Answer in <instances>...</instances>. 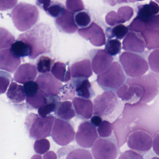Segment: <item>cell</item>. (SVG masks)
<instances>
[{"mask_svg":"<svg viewBox=\"0 0 159 159\" xmlns=\"http://www.w3.org/2000/svg\"><path fill=\"white\" fill-rule=\"evenodd\" d=\"M18 39L24 41L30 45L31 52L29 57L34 59L41 54L50 52L53 36L50 27L42 23L21 34Z\"/></svg>","mask_w":159,"mask_h":159,"instance_id":"1","label":"cell"},{"mask_svg":"<svg viewBox=\"0 0 159 159\" xmlns=\"http://www.w3.org/2000/svg\"><path fill=\"white\" fill-rule=\"evenodd\" d=\"M39 17L37 7L27 3H19L11 12L13 23L20 31H26L31 29L38 21Z\"/></svg>","mask_w":159,"mask_h":159,"instance_id":"2","label":"cell"},{"mask_svg":"<svg viewBox=\"0 0 159 159\" xmlns=\"http://www.w3.org/2000/svg\"><path fill=\"white\" fill-rule=\"evenodd\" d=\"M55 120V117L53 115L42 118L34 113L29 114L25 121L29 136L34 140H38L50 136Z\"/></svg>","mask_w":159,"mask_h":159,"instance_id":"3","label":"cell"},{"mask_svg":"<svg viewBox=\"0 0 159 159\" xmlns=\"http://www.w3.org/2000/svg\"><path fill=\"white\" fill-rule=\"evenodd\" d=\"M126 79L122 67L116 61L104 72L98 75L96 81L104 90L114 91L124 84Z\"/></svg>","mask_w":159,"mask_h":159,"instance_id":"4","label":"cell"},{"mask_svg":"<svg viewBox=\"0 0 159 159\" xmlns=\"http://www.w3.org/2000/svg\"><path fill=\"white\" fill-rule=\"evenodd\" d=\"M119 59L127 75L132 78L142 77L149 69L148 63L143 58L130 51L122 52Z\"/></svg>","mask_w":159,"mask_h":159,"instance_id":"5","label":"cell"},{"mask_svg":"<svg viewBox=\"0 0 159 159\" xmlns=\"http://www.w3.org/2000/svg\"><path fill=\"white\" fill-rule=\"evenodd\" d=\"M126 83L140 85L144 90V95L140 102L147 103L152 101L159 91V76L150 73L143 76L129 78Z\"/></svg>","mask_w":159,"mask_h":159,"instance_id":"6","label":"cell"},{"mask_svg":"<svg viewBox=\"0 0 159 159\" xmlns=\"http://www.w3.org/2000/svg\"><path fill=\"white\" fill-rule=\"evenodd\" d=\"M118 104V101L116 94L113 91H105L94 99L93 114L107 117L116 110Z\"/></svg>","mask_w":159,"mask_h":159,"instance_id":"7","label":"cell"},{"mask_svg":"<svg viewBox=\"0 0 159 159\" xmlns=\"http://www.w3.org/2000/svg\"><path fill=\"white\" fill-rule=\"evenodd\" d=\"M51 136L56 143L61 146L68 145L73 142L75 132L72 125L60 119H56L52 128Z\"/></svg>","mask_w":159,"mask_h":159,"instance_id":"8","label":"cell"},{"mask_svg":"<svg viewBox=\"0 0 159 159\" xmlns=\"http://www.w3.org/2000/svg\"><path fill=\"white\" fill-rule=\"evenodd\" d=\"M92 154L95 159H115L118 150L116 145L109 138H98L92 147Z\"/></svg>","mask_w":159,"mask_h":159,"instance_id":"9","label":"cell"},{"mask_svg":"<svg viewBox=\"0 0 159 159\" xmlns=\"http://www.w3.org/2000/svg\"><path fill=\"white\" fill-rule=\"evenodd\" d=\"M75 137V141L80 146L83 148H91L98 139L96 127L89 121H83L80 124Z\"/></svg>","mask_w":159,"mask_h":159,"instance_id":"10","label":"cell"},{"mask_svg":"<svg viewBox=\"0 0 159 159\" xmlns=\"http://www.w3.org/2000/svg\"><path fill=\"white\" fill-rule=\"evenodd\" d=\"M36 82L39 90L47 97L58 96L63 87L61 81L49 72L39 75Z\"/></svg>","mask_w":159,"mask_h":159,"instance_id":"11","label":"cell"},{"mask_svg":"<svg viewBox=\"0 0 159 159\" xmlns=\"http://www.w3.org/2000/svg\"><path fill=\"white\" fill-rule=\"evenodd\" d=\"M152 137L143 131H136L130 134L128 138V146L131 149L140 152L149 151L152 147Z\"/></svg>","mask_w":159,"mask_h":159,"instance_id":"12","label":"cell"},{"mask_svg":"<svg viewBox=\"0 0 159 159\" xmlns=\"http://www.w3.org/2000/svg\"><path fill=\"white\" fill-rule=\"evenodd\" d=\"M79 35L84 39L89 40L95 46H102L105 44L106 36L102 29L95 22L89 26L78 30Z\"/></svg>","mask_w":159,"mask_h":159,"instance_id":"13","label":"cell"},{"mask_svg":"<svg viewBox=\"0 0 159 159\" xmlns=\"http://www.w3.org/2000/svg\"><path fill=\"white\" fill-rule=\"evenodd\" d=\"M116 94L122 101L139 100L140 102L144 95V90L140 85L126 83L122 84L117 89Z\"/></svg>","mask_w":159,"mask_h":159,"instance_id":"14","label":"cell"},{"mask_svg":"<svg viewBox=\"0 0 159 159\" xmlns=\"http://www.w3.org/2000/svg\"><path fill=\"white\" fill-rule=\"evenodd\" d=\"M113 60L112 56L108 54L105 49L98 50L92 60L93 71L97 75L104 72L109 68Z\"/></svg>","mask_w":159,"mask_h":159,"instance_id":"15","label":"cell"},{"mask_svg":"<svg viewBox=\"0 0 159 159\" xmlns=\"http://www.w3.org/2000/svg\"><path fill=\"white\" fill-rule=\"evenodd\" d=\"M21 59L17 57L10 49L0 50V70L13 73L21 63Z\"/></svg>","mask_w":159,"mask_h":159,"instance_id":"16","label":"cell"},{"mask_svg":"<svg viewBox=\"0 0 159 159\" xmlns=\"http://www.w3.org/2000/svg\"><path fill=\"white\" fill-rule=\"evenodd\" d=\"M55 22L59 30L66 33H74L78 30L74 13L67 9H65L63 13L57 17Z\"/></svg>","mask_w":159,"mask_h":159,"instance_id":"17","label":"cell"},{"mask_svg":"<svg viewBox=\"0 0 159 159\" xmlns=\"http://www.w3.org/2000/svg\"><path fill=\"white\" fill-rule=\"evenodd\" d=\"M72 104L78 117L83 119L91 118L93 110L91 101L80 97H75L73 99Z\"/></svg>","mask_w":159,"mask_h":159,"instance_id":"18","label":"cell"},{"mask_svg":"<svg viewBox=\"0 0 159 159\" xmlns=\"http://www.w3.org/2000/svg\"><path fill=\"white\" fill-rule=\"evenodd\" d=\"M37 75V68L30 63H24L17 69L14 74V80L19 84H24L34 81Z\"/></svg>","mask_w":159,"mask_h":159,"instance_id":"19","label":"cell"},{"mask_svg":"<svg viewBox=\"0 0 159 159\" xmlns=\"http://www.w3.org/2000/svg\"><path fill=\"white\" fill-rule=\"evenodd\" d=\"M122 44V48L124 50L136 53H142L144 51L146 47L144 41L133 31L127 34Z\"/></svg>","mask_w":159,"mask_h":159,"instance_id":"20","label":"cell"},{"mask_svg":"<svg viewBox=\"0 0 159 159\" xmlns=\"http://www.w3.org/2000/svg\"><path fill=\"white\" fill-rule=\"evenodd\" d=\"M72 83L74 86L75 94L80 98L90 99L93 97L94 91L89 79L84 77L73 78Z\"/></svg>","mask_w":159,"mask_h":159,"instance_id":"21","label":"cell"},{"mask_svg":"<svg viewBox=\"0 0 159 159\" xmlns=\"http://www.w3.org/2000/svg\"><path fill=\"white\" fill-rule=\"evenodd\" d=\"M70 68L73 78L80 77L88 78L93 74L91 63L90 61L88 59L73 63Z\"/></svg>","mask_w":159,"mask_h":159,"instance_id":"22","label":"cell"},{"mask_svg":"<svg viewBox=\"0 0 159 159\" xmlns=\"http://www.w3.org/2000/svg\"><path fill=\"white\" fill-rule=\"evenodd\" d=\"M7 96L10 102L14 104L23 102L26 99V94L23 86L16 82H12L7 92Z\"/></svg>","mask_w":159,"mask_h":159,"instance_id":"23","label":"cell"},{"mask_svg":"<svg viewBox=\"0 0 159 159\" xmlns=\"http://www.w3.org/2000/svg\"><path fill=\"white\" fill-rule=\"evenodd\" d=\"M55 114L58 118L66 121L70 120L76 115L72 103L70 101L59 102L57 105Z\"/></svg>","mask_w":159,"mask_h":159,"instance_id":"24","label":"cell"},{"mask_svg":"<svg viewBox=\"0 0 159 159\" xmlns=\"http://www.w3.org/2000/svg\"><path fill=\"white\" fill-rule=\"evenodd\" d=\"M159 12V6L154 1H150L149 4L139 5L137 7V16L145 22Z\"/></svg>","mask_w":159,"mask_h":159,"instance_id":"25","label":"cell"},{"mask_svg":"<svg viewBox=\"0 0 159 159\" xmlns=\"http://www.w3.org/2000/svg\"><path fill=\"white\" fill-rule=\"evenodd\" d=\"M52 74L58 79L64 83L69 82L71 79L70 68L67 67L64 63L57 62L54 63L51 69Z\"/></svg>","mask_w":159,"mask_h":159,"instance_id":"26","label":"cell"},{"mask_svg":"<svg viewBox=\"0 0 159 159\" xmlns=\"http://www.w3.org/2000/svg\"><path fill=\"white\" fill-rule=\"evenodd\" d=\"M148 49L159 48V30H146L141 33Z\"/></svg>","mask_w":159,"mask_h":159,"instance_id":"27","label":"cell"},{"mask_svg":"<svg viewBox=\"0 0 159 159\" xmlns=\"http://www.w3.org/2000/svg\"><path fill=\"white\" fill-rule=\"evenodd\" d=\"M112 125L113 130L117 142L118 147H120L125 143L127 140V129L120 119H116Z\"/></svg>","mask_w":159,"mask_h":159,"instance_id":"28","label":"cell"},{"mask_svg":"<svg viewBox=\"0 0 159 159\" xmlns=\"http://www.w3.org/2000/svg\"><path fill=\"white\" fill-rule=\"evenodd\" d=\"M48 102L46 104L38 108V113L42 118H45L50 115L51 113L55 112L57 105L60 101L58 96H50L47 97Z\"/></svg>","mask_w":159,"mask_h":159,"instance_id":"29","label":"cell"},{"mask_svg":"<svg viewBox=\"0 0 159 159\" xmlns=\"http://www.w3.org/2000/svg\"><path fill=\"white\" fill-rule=\"evenodd\" d=\"M10 49L16 56L19 58L27 57L30 54V45L24 41L19 39L14 42L10 47Z\"/></svg>","mask_w":159,"mask_h":159,"instance_id":"30","label":"cell"},{"mask_svg":"<svg viewBox=\"0 0 159 159\" xmlns=\"http://www.w3.org/2000/svg\"><path fill=\"white\" fill-rule=\"evenodd\" d=\"M47 102V97L40 90L33 96L26 97V103L32 109H38Z\"/></svg>","mask_w":159,"mask_h":159,"instance_id":"31","label":"cell"},{"mask_svg":"<svg viewBox=\"0 0 159 159\" xmlns=\"http://www.w3.org/2000/svg\"><path fill=\"white\" fill-rule=\"evenodd\" d=\"M15 41V36L10 32L0 27V50L11 47Z\"/></svg>","mask_w":159,"mask_h":159,"instance_id":"32","label":"cell"},{"mask_svg":"<svg viewBox=\"0 0 159 159\" xmlns=\"http://www.w3.org/2000/svg\"><path fill=\"white\" fill-rule=\"evenodd\" d=\"M54 61V59L47 56H41L37 61V71L42 74L49 72L51 71Z\"/></svg>","mask_w":159,"mask_h":159,"instance_id":"33","label":"cell"},{"mask_svg":"<svg viewBox=\"0 0 159 159\" xmlns=\"http://www.w3.org/2000/svg\"><path fill=\"white\" fill-rule=\"evenodd\" d=\"M121 44L118 39H108L106 44L105 50L111 56H116L120 52Z\"/></svg>","mask_w":159,"mask_h":159,"instance_id":"34","label":"cell"},{"mask_svg":"<svg viewBox=\"0 0 159 159\" xmlns=\"http://www.w3.org/2000/svg\"><path fill=\"white\" fill-rule=\"evenodd\" d=\"M118 17L120 23H123L129 21L134 15V10L132 7L128 6H122L118 10Z\"/></svg>","mask_w":159,"mask_h":159,"instance_id":"35","label":"cell"},{"mask_svg":"<svg viewBox=\"0 0 159 159\" xmlns=\"http://www.w3.org/2000/svg\"><path fill=\"white\" fill-rule=\"evenodd\" d=\"M61 93L60 96V101L66 100H72L75 95V89L74 86L71 81L65 86H63L60 93Z\"/></svg>","mask_w":159,"mask_h":159,"instance_id":"36","label":"cell"},{"mask_svg":"<svg viewBox=\"0 0 159 159\" xmlns=\"http://www.w3.org/2000/svg\"><path fill=\"white\" fill-rule=\"evenodd\" d=\"M50 142L45 138L36 140L34 145V151L40 155H43L47 153L50 149Z\"/></svg>","mask_w":159,"mask_h":159,"instance_id":"37","label":"cell"},{"mask_svg":"<svg viewBox=\"0 0 159 159\" xmlns=\"http://www.w3.org/2000/svg\"><path fill=\"white\" fill-rule=\"evenodd\" d=\"M97 131L100 137L107 138L110 137L112 134L113 125L107 120H103L98 126Z\"/></svg>","mask_w":159,"mask_h":159,"instance_id":"38","label":"cell"},{"mask_svg":"<svg viewBox=\"0 0 159 159\" xmlns=\"http://www.w3.org/2000/svg\"><path fill=\"white\" fill-rule=\"evenodd\" d=\"M148 61L151 70L159 74V48L151 52L148 56Z\"/></svg>","mask_w":159,"mask_h":159,"instance_id":"39","label":"cell"},{"mask_svg":"<svg viewBox=\"0 0 159 159\" xmlns=\"http://www.w3.org/2000/svg\"><path fill=\"white\" fill-rule=\"evenodd\" d=\"M111 37H116L117 39H123L129 32V28L123 24H118L111 29L110 30Z\"/></svg>","mask_w":159,"mask_h":159,"instance_id":"40","label":"cell"},{"mask_svg":"<svg viewBox=\"0 0 159 159\" xmlns=\"http://www.w3.org/2000/svg\"><path fill=\"white\" fill-rule=\"evenodd\" d=\"M12 80V76L10 74L0 71V94H3L6 91Z\"/></svg>","mask_w":159,"mask_h":159,"instance_id":"41","label":"cell"},{"mask_svg":"<svg viewBox=\"0 0 159 159\" xmlns=\"http://www.w3.org/2000/svg\"><path fill=\"white\" fill-rule=\"evenodd\" d=\"M128 28L131 31L142 33L146 29V23L142 19L137 16L129 25Z\"/></svg>","mask_w":159,"mask_h":159,"instance_id":"42","label":"cell"},{"mask_svg":"<svg viewBox=\"0 0 159 159\" xmlns=\"http://www.w3.org/2000/svg\"><path fill=\"white\" fill-rule=\"evenodd\" d=\"M64 10L65 8L62 4L59 2H54L51 3L46 12L53 17H58L63 13Z\"/></svg>","mask_w":159,"mask_h":159,"instance_id":"43","label":"cell"},{"mask_svg":"<svg viewBox=\"0 0 159 159\" xmlns=\"http://www.w3.org/2000/svg\"><path fill=\"white\" fill-rule=\"evenodd\" d=\"M75 19L77 26L84 28L88 26L91 22L90 16L86 12L77 13L75 17Z\"/></svg>","mask_w":159,"mask_h":159,"instance_id":"44","label":"cell"},{"mask_svg":"<svg viewBox=\"0 0 159 159\" xmlns=\"http://www.w3.org/2000/svg\"><path fill=\"white\" fill-rule=\"evenodd\" d=\"M66 159H91L93 158L90 153L85 149H77L71 152L67 156Z\"/></svg>","mask_w":159,"mask_h":159,"instance_id":"45","label":"cell"},{"mask_svg":"<svg viewBox=\"0 0 159 159\" xmlns=\"http://www.w3.org/2000/svg\"><path fill=\"white\" fill-rule=\"evenodd\" d=\"M67 8L73 12H79L85 8L82 0H66Z\"/></svg>","mask_w":159,"mask_h":159,"instance_id":"46","label":"cell"},{"mask_svg":"<svg viewBox=\"0 0 159 159\" xmlns=\"http://www.w3.org/2000/svg\"><path fill=\"white\" fill-rule=\"evenodd\" d=\"M23 87L27 97L33 96L39 91V86L36 81L27 82L24 84Z\"/></svg>","mask_w":159,"mask_h":159,"instance_id":"47","label":"cell"},{"mask_svg":"<svg viewBox=\"0 0 159 159\" xmlns=\"http://www.w3.org/2000/svg\"><path fill=\"white\" fill-rule=\"evenodd\" d=\"M146 30H159V14L153 16L146 21Z\"/></svg>","mask_w":159,"mask_h":159,"instance_id":"48","label":"cell"},{"mask_svg":"<svg viewBox=\"0 0 159 159\" xmlns=\"http://www.w3.org/2000/svg\"><path fill=\"white\" fill-rule=\"evenodd\" d=\"M105 21L110 26H114L120 24L117 13L115 11H110L107 14Z\"/></svg>","mask_w":159,"mask_h":159,"instance_id":"49","label":"cell"},{"mask_svg":"<svg viewBox=\"0 0 159 159\" xmlns=\"http://www.w3.org/2000/svg\"><path fill=\"white\" fill-rule=\"evenodd\" d=\"M17 2L18 0H0V11H6L11 9Z\"/></svg>","mask_w":159,"mask_h":159,"instance_id":"50","label":"cell"},{"mask_svg":"<svg viewBox=\"0 0 159 159\" xmlns=\"http://www.w3.org/2000/svg\"><path fill=\"white\" fill-rule=\"evenodd\" d=\"M51 0H36V4L38 7L43 9L45 12L51 4Z\"/></svg>","mask_w":159,"mask_h":159,"instance_id":"51","label":"cell"},{"mask_svg":"<svg viewBox=\"0 0 159 159\" xmlns=\"http://www.w3.org/2000/svg\"><path fill=\"white\" fill-rule=\"evenodd\" d=\"M90 122L95 127H98L102 122V119L100 116L94 115L92 117Z\"/></svg>","mask_w":159,"mask_h":159,"instance_id":"52","label":"cell"},{"mask_svg":"<svg viewBox=\"0 0 159 159\" xmlns=\"http://www.w3.org/2000/svg\"><path fill=\"white\" fill-rule=\"evenodd\" d=\"M153 147L154 152L159 156V134H157L154 137L153 142Z\"/></svg>","mask_w":159,"mask_h":159,"instance_id":"53","label":"cell"},{"mask_svg":"<svg viewBox=\"0 0 159 159\" xmlns=\"http://www.w3.org/2000/svg\"><path fill=\"white\" fill-rule=\"evenodd\" d=\"M107 2L112 6L116 5V4L123 2H133L132 0H106Z\"/></svg>","mask_w":159,"mask_h":159,"instance_id":"54","label":"cell"},{"mask_svg":"<svg viewBox=\"0 0 159 159\" xmlns=\"http://www.w3.org/2000/svg\"><path fill=\"white\" fill-rule=\"evenodd\" d=\"M43 158L56 159L57 158V157L56 153H54L53 151H50L46 153Z\"/></svg>","mask_w":159,"mask_h":159,"instance_id":"55","label":"cell"},{"mask_svg":"<svg viewBox=\"0 0 159 159\" xmlns=\"http://www.w3.org/2000/svg\"><path fill=\"white\" fill-rule=\"evenodd\" d=\"M133 2H135V1H139V2H140V1H144V0H132Z\"/></svg>","mask_w":159,"mask_h":159,"instance_id":"56","label":"cell"},{"mask_svg":"<svg viewBox=\"0 0 159 159\" xmlns=\"http://www.w3.org/2000/svg\"><path fill=\"white\" fill-rule=\"evenodd\" d=\"M155 1H156V2H157L159 3V0H155Z\"/></svg>","mask_w":159,"mask_h":159,"instance_id":"57","label":"cell"}]
</instances>
